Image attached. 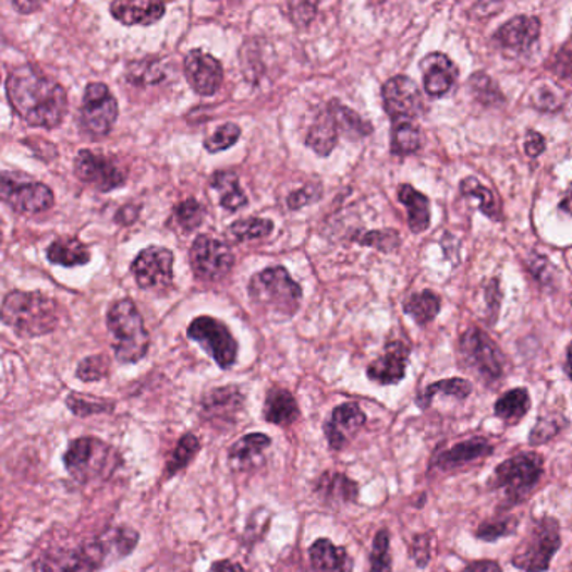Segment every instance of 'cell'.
I'll list each match as a JSON object with an SVG mask.
<instances>
[{
	"instance_id": "1",
	"label": "cell",
	"mask_w": 572,
	"mask_h": 572,
	"mask_svg": "<svg viewBox=\"0 0 572 572\" xmlns=\"http://www.w3.org/2000/svg\"><path fill=\"white\" fill-rule=\"evenodd\" d=\"M5 89L15 113L31 126L56 129L66 117V89L36 68L23 66L12 71Z\"/></svg>"
},
{
	"instance_id": "2",
	"label": "cell",
	"mask_w": 572,
	"mask_h": 572,
	"mask_svg": "<svg viewBox=\"0 0 572 572\" xmlns=\"http://www.w3.org/2000/svg\"><path fill=\"white\" fill-rule=\"evenodd\" d=\"M544 457L540 453L519 452L497 465L489 489L503 494L506 509L527 502L536 492L537 485L544 477Z\"/></svg>"
},
{
	"instance_id": "3",
	"label": "cell",
	"mask_w": 572,
	"mask_h": 572,
	"mask_svg": "<svg viewBox=\"0 0 572 572\" xmlns=\"http://www.w3.org/2000/svg\"><path fill=\"white\" fill-rule=\"evenodd\" d=\"M0 319L23 338H37L54 331L58 304L39 292L15 291L5 295Z\"/></svg>"
},
{
	"instance_id": "4",
	"label": "cell",
	"mask_w": 572,
	"mask_h": 572,
	"mask_svg": "<svg viewBox=\"0 0 572 572\" xmlns=\"http://www.w3.org/2000/svg\"><path fill=\"white\" fill-rule=\"evenodd\" d=\"M561 546V522L555 515H540L528 525L511 564L522 572H547Z\"/></svg>"
},
{
	"instance_id": "5",
	"label": "cell",
	"mask_w": 572,
	"mask_h": 572,
	"mask_svg": "<svg viewBox=\"0 0 572 572\" xmlns=\"http://www.w3.org/2000/svg\"><path fill=\"white\" fill-rule=\"evenodd\" d=\"M108 329L113 334L114 354L118 362L136 363L145 357L150 348V334L146 331L138 307L130 300L117 301L108 311Z\"/></svg>"
},
{
	"instance_id": "6",
	"label": "cell",
	"mask_w": 572,
	"mask_h": 572,
	"mask_svg": "<svg viewBox=\"0 0 572 572\" xmlns=\"http://www.w3.org/2000/svg\"><path fill=\"white\" fill-rule=\"evenodd\" d=\"M64 465L74 480L81 484L101 480L120 467V455L111 445L95 437H81L71 441L64 453Z\"/></svg>"
},
{
	"instance_id": "7",
	"label": "cell",
	"mask_w": 572,
	"mask_h": 572,
	"mask_svg": "<svg viewBox=\"0 0 572 572\" xmlns=\"http://www.w3.org/2000/svg\"><path fill=\"white\" fill-rule=\"evenodd\" d=\"M462 368L477 376L485 387L499 384L506 375V356L496 341L480 328L463 332L459 343Z\"/></svg>"
},
{
	"instance_id": "8",
	"label": "cell",
	"mask_w": 572,
	"mask_h": 572,
	"mask_svg": "<svg viewBox=\"0 0 572 572\" xmlns=\"http://www.w3.org/2000/svg\"><path fill=\"white\" fill-rule=\"evenodd\" d=\"M248 294L260 306L292 316L300 309L303 289L284 267H269L257 272L248 282Z\"/></svg>"
},
{
	"instance_id": "9",
	"label": "cell",
	"mask_w": 572,
	"mask_h": 572,
	"mask_svg": "<svg viewBox=\"0 0 572 572\" xmlns=\"http://www.w3.org/2000/svg\"><path fill=\"white\" fill-rule=\"evenodd\" d=\"M0 200L19 214H42L54 205V194L45 183L23 173H0Z\"/></svg>"
},
{
	"instance_id": "10",
	"label": "cell",
	"mask_w": 572,
	"mask_h": 572,
	"mask_svg": "<svg viewBox=\"0 0 572 572\" xmlns=\"http://www.w3.org/2000/svg\"><path fill=\"white\" fill-rule=\"evenodd\" d=\"M188 338L204 348L205 353L219 365L230 369L238 362L239 344L230 329L216 317L200 316L188 326Z\"/></svg>"
},
{
	"instance_id": "11",
	"label": "cell",
	"mask_w": 572,
	"mask_h": 572,
	"mask_svg": "<svg viewBox=\"0 0 572 572\" xmlns=\"http://www.w3.org/2000/svg\"><path fill=\"white\" fill-rule=\"evenodd\" d=\"M118 118V102L108 86L102 83L88 84L81 108V126L88 135L102 138L113 130Z\"/></svg>"
},
{
	"instance_id": "12",
	"label": "cell",
	"mask_w": 572,
	"mask_h": 572,
	"mask_svg": "<svg viewBox=\"0 0 572 572\" xmlns=\"http://www.w3.org/2000/svg\"><path fill=\"white\" fill-rule=\"evenodd\" d=\"M245 410V394L235 385L214 388L204 394L200 418L211 427L227 430L234 428Z\"/></svg>"
},
{
	"instance_id": "13",
	"label": "cell",
	"mask_w": 572,
	"mask_h": 572,
	"mask_svg": "<svg viewBox=\"0 0 572 572\" xmlns=\"http://www.w3.org/2000/svg\"><path fill=\"white\" fill-rule=\"evenodd\" d=\"M190 263L194 272L205 281H220L234 267V254L223 242L200 235L190 248Z\"/></svg>"
},
{
	"instance_id": "14",
	"label": "cell",
	"mask_w": 572,
	"mask_h": 572,
	"mask_svg": "<svg viewBox=\"0 0 572 572\" xmlns=\"http://www.w3.org/2000/svg\"><path fill=\"white\" fill-rule=\"evenodd\" d=\"M385 111L394 121H412L425 113V99L416 86L415 81L409 76H394L384 84L381 88Z\"/></svg>"
},
{
	"instance_id": "15",
	"label": "cell",
	"mask_w": 572,
	"mask_h": 572,
	"mask_svg": "<svg viewBox=\"0 0 572 572\" xmlns=\"http://www.w3.org/2000/svg\"><path fill=\"white\" fill-rule=\"evenodd\" d=\"M102 564L106 558L98 540L73 549L61 547L39 559L40 572H95Z\"/></svg>"
},
{
	"instance_id": "16",
	"label": "cell",
	"mask_w": 572,
	"mask_h": 572,
	"mask_svg": "<svg viewBox=\"0 0 572 572\" xmlns=\"http://www.w3.org/2000/svg\"><path fill=\"white\" fill-rule=\"evenodd\" d=\"M74 172L81 182L95 186L99 192H110L126 182V172L117 161L89 150L77 154Z\"/></svg>"
},
{
	"instance_id": "17",
	"label": "cell",
	"mask_w": 572,
	"mask_h": 572,
	"mask_svg": "<svg viewBox=\"0 0 572 572\" xmlns=\"http://www.w3.org/2000/svg\"><path fill=\"white\" fill-rule=\"evenodd\" d=\"M366 413L356 401H346L332 410L331 415L322 425L326 441L332 452H341L354 440L366 425Z\"/></svg>"
},
{
	"instance_id": "18",
	"label": "cell",
	"mask_w": 572,
	"mask_h": 572,
	"mask_svg": "<svg viewBox=\"0 0 572 572\" xmlns=\"http://www.w3.org/2000/svg\"><path fill=\"white\" fill-rule=\"evenodd\" d=\"M492 441L485 437H472L468 440L459 441L449 449L435 452L430 460L431 471L457 472L460 468L467 467L475 462H484L494 455Z\"/></svg>"
},
{
	"instance_id": "19",
	"label": "cell",
	"mask_w": 572,
	"mask_h": 572,
	"mask_svg": "<svg viewBox=\"0 0 572 572\" xmlns=\"http://www.w3.org/2000/svg\"><path fill=\"white\" fill-rule=\"evenodd\" d=\"M132 272L143 289H163L173 281V254L165 247L145 248L133 260Z\"/></svg>"
},
{
	"instance_id": "20",
	"label": "cell",
	"mask_w": 572,
	"mask_h": 572,
	"mask_svg": "<svg viewBox=\"0 0 572 572\" xmlns=\"http://www.w3.org/2000/svg\"><path fill=\"white\" fill-rule=\"evenodd\" d=\"M183 70H185L186 81L197 95H216L222 86V64L219 59L200 49H194L186 54Z\"/></svg>"
},
{
	"instance_id": "21",
	"label": "cell",
	"mask_w": 572,
	"mask_h": 572,
	"mask_svg": "<svg viewBox=\"0 0 572 572\" xmlns=\"http://www.w3.org/2000/svg\"><path fill=\"white\" fill-rule=\"evenodd\" d=\"M410 348L401 341H391L385 346L384 354L376 357L375 362L366 369V376L373 384L381 387H391L405 379L409 366Z\"/></svg>"
},
{
	"instance_id": "22",
	"label": "cell",
	"mask_w": 572,
	"mask_h": 572,
	"mask_svg": "<svg viewBox=\"0 0 572 572\" xmlns=\"http://www.w3.org/2000/svg\"><path fill=\"white\" fill-rule=\"evenodd\" d=\"M540 21L533 15H518L512 17L509 23L503 24L496 34L494 40L503 51L524 54L528 49L536 45L539 39Z\"/></svg>"
},
{
	"instance_id": "23",
	"label": "cell",
	"mask_w": 572,
	"mask_h": 572,
	"mask_svg": "<svg viewBox=\"0 0 572 572\" xmlns=\"http://www.w3.org/2000/svg\"><path fill=\"white\" fill-rule=\"evenodd\" d=\"M419 68L423 74V88L431 98L447 95L459 76L452 59L441 52H431L427 58H423Z\"/></svg>"
},
{
	"instance_id": "24",
	"label": "cell",
	"mask_w": 572,
	"mask_h": 572,
	"mask_svg": "<svg viewBox=\"0 0 572 572\" xmlns=\"http://www.w3.org/2000/svg\"><path fill=\"white\" fill-rule=\"evenodd\" d=\"M314 496L325 503H356L360 499V484L343 472L326 471L314 482Z\"/></svg>"
},
{
	"instance_id": "25",
	"label": "cell",
	"mask_w": 572,
	"mask_h": 572,
	"mask_svg": "<svg viewBox=\"0 0 572 572\" xmlns=\"http://www.w3.org/2000/svg\"><path fill=\"white\" fill-rule=\"evenodd\" d=\"M309 568L306 572H353L354 562L346 547L336 546L328 537L314 540L307 549Z\"/></svg>"
},
{
	"instance_id": "26",
	"label": "cell",
	"mask_w": 572,
	"mask_h": 572,
	"mask_svg": "<svg viewBox=\"0 0 572 572\" xmlns=\"http://www.w3.org/2000/svg\"><path fill=\"white\" fill-rule=\"evenodd\" d=\"M263 418L276 427H291L301 418L300 403L288 388H269L264 400Z\"/></svg>"
},
{
	"instance_id": "27",
	"label": "cell",
	"mask_w": 572,
	"mask_h": 572,
	"mask_svg": "<svg viewBox=\"0 0 572 572\" xmlns=\"http://www.w3.org/2000/svg\"><path fill=\"white\" fill-rule=\"evenodd\" d=\"M270 447H272V438L269 435L260 434V431L244 435V437L230 445V467L238 472L251 471V468L259 465V460L263 459L264 453Z\"/></svg>"
},
{
	"instance_id": "28",
	"label": "cell",
	"mask_w": 572,
	"mask_h": 572,
	"mask_svg": "<svg viewBox=\"0 0 572 572\" xmlns=\"http://www.w3.org/2000/svg\"><path fill=\"white\" fill-rule=\"evenodd\" d=\"M161 2H113L110 5L111 15L124 26H151L158 23L165 14Z\"/></svg>"
},
{
	"instance_id": "29",
	"label": "cell",
	"mask_w": 572,
	"mask_h": 572,
	"mask_svg": "<svg viewBox=\"0 0 572 572\" xmlns=\"http://www.w3.org/2000/svg\"><path fill=\"white\" fill-rule=\"evenodd\" d=\"M531 409H533V400L527 388H512L496 401L494 415L506 427H515L528 415Z\"/></svg>"
},
{
	"instance_id": "30",
	"label": "cell",
	"mask_w": 572,
	"mask_h": 572,
	"mask_svg": "<svg viewBox=\"0 0 572 572\" xmlns=\"http://www.w3.org/2000/svg\"><path fill=\"white\" fill-rule=\"evenodd\" d=\"M472 391H474V387H472L468 379L445 378L428 385V387L422 388V390L416 393L415 405L418 406L422 412H425V410L430 409L435 397H438V394H445V397H452L463 401L471 397Z\"/></svg>"
},
{
	"instance_id": "31",
	"label": "cell",
	"mask_w": 572,
	"mask_h": 572,
	"mask_svg": "<svg viewBox=\"0 0 572 572\" xmlns=\"http://www.w3.org/2000/svg\"><path fill=\"white\" fill-rule=\"evenodd\" d=\"M398 198L405 205L409 214V227L413 234H422L430 227V202L412 185H401Z\"/></svg>"
},
{
	"instance_id": "32",
	"label": "cell",
	"mask_w": 572,
	"mask_h": 572,
	"mask_svg": "<svg viewBox=\"0 0 572 572\" xmlns=\"http://www.w3.org/2000/svg\"><path fill=\"white\" fill-rule=\"evenodd\" d=\"M338 139L339 130L336 126L334 118L326 108L322 113H319L309 132H307L306 145L313 148L314 154L319 155V157H328L338 145Z\"/></svg>"
},
{
	"instance_id": "33",
	"label": "cell",
	"mask_w": 572,
	"mask_h": 572,
	"mask_svg": "<svg viewBox=\"0 0 572 572\" xmlns=\"http://www.w3.org/2000/svg\"><path fill=\"white\" fill-rule=\"evenodd\" d=\"M48 259L62 267L84 266L89 263V251L80 239L59 238L48 247Z\"/></svg>"
},
{
	"instance_id": "34",
	"label": "cell",
	"mask_w": 572,
	"mask_h": 572,
	"mask_svg": "<svg viewBox=\"0 0 572 572\" xmlns=\"http://www.w3.org/2000/svg\"><path fill=\"white\" fill-rule=\"evenodd\" d=\"M328 110L331 117L334 118L339 132H343L348 138H366V136L372 135V124L363 120L356 111L351 110L348 106L338 101H331L328 105Z\"/></svg>"
},
{
	"instance_id": "35",
	"label": "cell",
	"mask_w": 572,
	"mask_h": 572,
	"mask_svg": "<svg viewBox=\"0 0 572 572\" xmlns=\"http://www.w3.org/2000/svg\"><path fill=\"white\" fill-rule=\"evenodd\" d=\"M98 543L105 552L106 562H108L110 558L129 556L138 544V534L130 527L111 528L99 537Z\"/></svg>"
},
{
	"instance_id": "36",
	"label": "cell",
	"mask_w": 572,
	"mask_h": 572,
	"mask_svg": "<svg viewBox=\"0 0 572 572\" xmlns=\"http://www.w3.org/2000/svg\"><path fill=\"white\" fill-rule=\"evenodd\" d=\"M211 186L220 194V205L227 210L238 211L247 205V197L239 185V177L232 172H217Z\"/></svg>"
},
{
	"instance_id": "37",
	"label": "cell",
	"mask_w": 572,
	"mask_h": 572,
	"mask_svg": "<svg viewBox=\"0 0 572 572\" xmlns=\"http://www.w3.org/2000/svg\"><path fill=\"white\" fill-rule=\"evenodd\" d=\"M441 301L434 291H422L410 295L405 301V313L415 319L416 325H430L440 313Z\"/></svg>"
},
{
	"instance_id": "38",
	"label": "cell",
	"mask_w": 572,
	"mask_h": 572,
	"mask_svg": "<svg viewBox=\"0 0 572 572\" xmlns=\"http://www.w3.org/2000/svg\"><path fill=\"white\" fill-rule=\"evenodd\" d=\"M519 528V519L515 515H496L477 525L474 531L475 539L482 543L494 544L506 537L515 536Z\"/></svg>"
},
{
	"instance_id": "39",
	"label": "cell",
	"mask_w": 572,
	"mask_h": 572,
	"mask_svg": "<svg viewBox=\"0 0 572 572\" xmlns=\"http://www.w3.org/2000/svg\"><path fill=\"white\" fill-rule=\"evenodd\" d=\"M163 62L158 58H145L139 61L130 62L129 70H126V80L136 86H150V84H158L165 80Z\"/></svg>"
},
{
	"instance_id": "40",
	"label": "cell",
	"mask_w": 572,
	"mask_h": 572,
	"mask_svg": "<svg viewBox=\"0 0 572 572\" xmlns=\"http://www.w3.org/2000/svg\"><path fill=\"white\" fill-rule=\"evenodd\" d=\"M202 443L198 440L197 435L185 434L180 438L177 443L175 450H173L172 457L168 459L167 463V477H173L179 472L185 471L190 463L194 462L195 457L200 452Z\"/></svg>"
},
{
	"instance_id": "41",
	"label": "cell",
	"mask_w": 572,
	"mask_h": 572,
	"mask_svg": "<svg viewBox=\"0 0 572 572\" xmlns=\"http://www.w3.org/2000/svg\"><path fill=\"white\" fill-rule=\"evenodd\" d=\"M419 145L422 136L412 121H394L391 130V154L400 157L412 155L418 151Z\"/></svg>"
},
{
	"instance_id": "42",
	"label": "cell",
	"mask_w": 572,
	"mask_h": 572,
	"mask_svg": "<svg viewBox=\"0 0 572 572\" xmlns=\"http://www.w3.org/2000/svg\"><path fill=\"white\" fill-rule=\"evenodd\" d=\"M568 427V416L540 415L533 430L528 434V445H531V447H540V445L549 443L550 440H555V438L559 437Z\"/></svg>"
},
{
	"instance_id": "43",
	"label": "cell",
	"mask_w": 572,
	"mask_h": 572,
	"mask_svg": "<svg viewBox=\"0 0 572 572\" xmlns=\"http://www.w3.org/2000/svg\"><path fill=\"white\" fill-rule=\"evenodd\" d=\"M460 192L465 197H475L480 202V211L485 217H489L492 220H500V208L497 204L496 197L487 186L482 185L474 177L462 180L460 182Z\"/></svg>"
},
{
	"instance_id": "44",
	"label": "cell",
	"mask_w": 572,
	"mask_h": 572,
	"mask_svg": "<svg viewBox=\"0 0 572 572\" xmlns=\"http://www.w3.org/2000/svg\"><path fill=\"white\" fill-rule=\"evenodd\" d=\"M368 572H393V558H391V536L387 527L379 528L373 539L369 552Z\"/></svg>"
},
{
	"instance_id": "45",
	"label": "cell",
	"mask_w": 572,
	"mask_h": 572,
	"mask_svg": "<svg viewBox=\"0 0 572 572\" xmlns=\"http://www.w3.org/2000/svg\"><path fill=\"white\" fill-rule=\"evenodd\" d=\"M272 220L252 217V219L238 220V222L232 223L229 234L238 242H247L267 238V235L272 234Z\"/></svg>"
},
{
	"instance_id": "46",
	"label": "cell",
	"mask_w": 572,
	"mask_h": 572,
	"mask_svg": "<svg viewBox=\"0 0 572 572\" xmlns=\"http://www.w3.org/2000/svg\"><path fill=\"white\" fill-rule=\"evenodd\" d=\"M471 88L475 99H478L482 105L494 106L502 105L503 102V96L502 93H500L499 86H497L496 81L487 76V74H474V76L471 77Z\"/></svg>"
},
{
	"instance_id": "47",
	"label": "cell",
	"mask_w": 572,
	"mask_h": 572,
	"mask_svg": "<svg viewBox=\"0 0 572 572\" xmlns=\"http://www.w3.org/2000/svg\"><path fill=\"white\" fill-rule=\"evenodd\" d=\"M68 409L77 416L96 415V413L111 412L113 403L106 400H96L88 394L71 393L66 400Z\"/></svg>"
},
{
	"instance_id": "48",
	"label": "cell",
	"mask_w": 572,
	"mask_h": 572,
	"mask_svg": "<svg viewBox=\"0 0 572 572\" xmlns=\"http://www.w3.org/2000/svg\"><path fill=\"white\" fill-rule=\"evenodd\" d=\"M241 138V129L235 123H226L211 133L204 142L205 150L210 154H219V151L229 150L230 146H234Z\"/></svg>"
},
{
	"instance_id": "49",
	"label": "cell",
	"mask_w": 572,
	"mask_h": 572,
	"mask_svg": "<svg viewBox=\"0 0 572 572\" xmlns=\"http://www.w3.org/2000/svg\"><path fill=\"white\" fill-rule=\"evenodd\" d=\"M173 219H175L177 226L185 232H192V230L198 229L200 223L204 222V208L194 198L182 202L177 205L175 211H173Z\"/></svg>"
},
{
	"instance_id": "50",
	"label": "cell",
	"mask_w": 572,
	"mask_h": 572,
	"mask_svg": "<svg viewBox=\"0 0 572 572\" xmlns=\"http://www.w3.org/2000/svg\"><path fill=\"white\" fill-rule=\"evenodd\" d=\"M110 373V362L108 357L101 356H89L77 366L76 376L86 384H92V381H99V379L106 378Z\"/></svg>"
},
{
	"instance_id": "51",
	"label": "cell",
	"mask_w": 572,
	"mask_h": 572,
	"mask_svg": "<svg viewBox=\"0 0 572 572\" xmlns=\"http://www.w3.org/2000/svg\"><path fill=\"white\" fill-rule=\"evenodd\" d=\"M270 521H272V514L267 511L266 507H257L256 511L248 515L245 540L251 544L263 540L269 531Z\"/></svg>"
},
{
	"instance_id": "52",
	"label": "cell",
	"mask_w": 572,
	"mask_h": 572,
	"mask_svg": "<svg viewBox=\"0 0 572 572\" xmlns=\"http://www.w3.org/2000/svg\"><path fill=\"white\" fill-rule=\"evenodd\" d=\"M357 242L368 247L378 248V251L393 252L400 245V234L397 230H373L366 232L362 238H357Z\"/></svg>"
},
{
	"instance_id": "53",
	"label": "cell",
	"mask_w": 572,
	"mask_h": 572,
	"mask_svg": "<svg viewBox=\"0 0 572 572\" xmlns=\"http://www.w3.org/2000/svg\"><path fill=\"white\" fill-rule=\"evenodd\" d=\"M410 559H413L416 568L425 569L431 561V534L419 533L413 536L409 547Z\"/></svg>"
},
{
	"instance_id": "54",
	"label": "cell",
	"mask_w": 572,
	"mask_h": 572,
	"mask_svg": "<svg viewBox=\"0 0 572 572\" xmlns=\"http://www.w3.org/2000/svg\"><path fill=\"white\" fill-rule=\"evenodd\" d=\"M321 198V186L307 185L304 188L295 190L288 197V207L291 210H300L304 205L313 204V202Z\"/></svg>"
},
{
	"instance_id": "55",
	"label": "cell",
	"mask_w": 572,
	"mask_h": 572,
	"mask_svg": "<svg viewBox=\"0 0 572 572\" xmlns=\"http://www.w3.org/2000/svg\"><path fill=\"white\" fill-rule=\"evenodd\" d=\"M531 272L536 276L539 281H543V284H549L550 278L555 276V267L550 266L549 260L540 257L539 254H533L531 256Z\"/></svg>"
},
{
	"instance_id": "56",
	"label": "cell",
	"mask_w": 572,
	"mask_h": 572,
	"mask_svg": "<svg viewBox=\"0 0 572 572\" xmlns=\"http://www.w3.org/2000/svg\"><path fill=\"white\" fill-rule=\"evenodd\" d=\"M534 105L537 106V110L555 111L561 108V99L558 98V93L550 92L547 86H544L540 92L536 93Z\"/></svg>"
},
{
	"instance_id": "57",
	"label": "cell",
	"mask_w": 572,
	"mask_h": 572,
	"mask_svg": "<svg viewBox=\"0 0 572 572\" xmlns=\"http://www.w3.org/2000/svg\"><path fill=\"white\" fill-rule=\"evenodd\" d=\"M524 148L528 157L537 158L546 150V138L540 133L528 132L525 136Z\"/></svg>"
},
{
	"instance_id": "58",
	"label": "cell",
	"mask_w": 572,
	"mask_h": 572,
	"mask_svg": "<svg viewBox=\"0 0 572 572\" xmlns=\"http://www.w3.org/2000/svg\"><path fill=\"white\" fill-rule=\"evenodd\" d=\"M463 572H503L499 562L492 559H480V561H472Z\"/></svg>"
},
{
	"instance_id": "59",
	"label": "cell",
	"mask_w": 572,
	"mask_h": 572,
	"mask_svg": "<svg viewBox=\"0 0 572 572\" xmlns=\"http://www.w3.org/2000/svg\"><path fill=\"white\" fill-rule=\"evenodd\" d=\"M208 572H247L244 565L239 562L230 561V559H222V561H216L210 565Z\"/></svg>"
},
{
	"instance_id": "60",
	"label": "cell",
	"mask_w": 572,
	"mask_h": 572,
	"mask_svg": "<svg viewBox=\"0 0 572 572\" xmlns=\"http://www.w3.org/2000/svg\"><path fill=\"white\" fill-rule=\"evenodd\" d=\"M500 301H502V294H500L499 284L497 281H492L487 288V303H489V311L497 313L500 307Z\"/></svg>"
},
{
	"instance_id": "61",
	"label": "cell",
	"mask_w": 572,
	"mask_h": 572,
	"mask_svg": "<svg viewBox=\"0 0 572 572\" xmlns=\"http://www.w3.org/2000/svg\"><path fill=\"white\" fill-rule=\"evenodd\" d=\"M138 211L139 208L136 207V205H126V207H123L118 211L117 220L120 223H124V226H130V223H133L138 219Z\"/></svg>"
},
{
	"instance_id": "62",
	"label": "cell",
	"mask_w": 572,
	"mask_h": 572,
	"mask_svg": "<svg viewBox=\"0 0 572 572\" xmlns=\"http://www.w3.org/2000/svg\"><path fill=\"white\" fill-rule=\"evenodd\" d=\"M39 8V2H26V4H23V2H14V9H17L19 12H23V14H29V12L37 11Z\"/></svg>"
},
{
	"instance_id": "63",
	"label": "cell",
	"mask_w": 572,
	"mask_h": 572,
	"mask_svg": "<svg viewBox=\"0 0 572 572\" xmlns=\"http://www.w3.org/2000/svg\"><path fill=\"white\" fill-rule=\"evenodd\" d=\"M569 363H571V350H565V360H564V373L568 378H571V369H569Z\"/></svg>"
},
{
	"instance_id": "64",
	"label": "cell",
	"mask_w": 572,
	"mask_h": 572,
	"mask_svg": "<svg viewBox=\"0 0 572 572\" xmlns=\"http://www.w3.org/2000/svg\"><path fill=\"white\" fill-rule=\"evenodd\" d=\"M2 239H4V235H2V227H0V245H2Z\"/></svg>"
}]
</instances>
